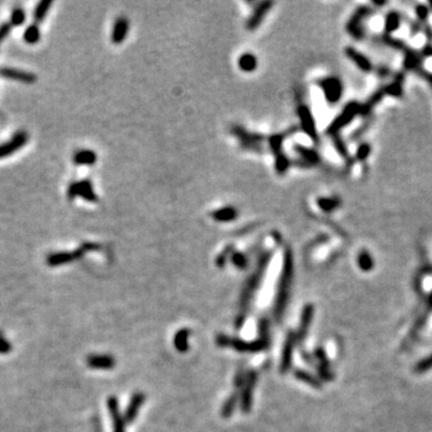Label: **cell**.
<instances>
[{
	"label": "cell",
	"mask_w": 432,
	"mask_h": 432,
	"mask_svg": "<svg viewBox=\"0 0 432 432\" xmlns=\"http://www.w3.org/2000/svg\"><path fill=\"white\" fill-rule=\"evenodd\" d=\"M66 195H68L69 199L81 197V198L87 200V202H98V196H96L93 184L89 179H83L81 182H73L70 184Z\"/></svg>",
	"instance_id": "obj_1"
},
{
	"label": "cell",
	"mask_w": 432,
	"mask_h": 432,
	"mask_svg": "<svg viewBox=\"0 0 432 432\" xmlns=\"http://www.w3.org/2000/svg\"><path fill=\"white\" fill-rule=\"evenodd\" d=\"M28 139L29 135L25 131L21 130V131L16 132L11 139L0 144V160L11 156L12 154L21 150L28 143Z\"/></svg>",
	"instance_id": "obj_2"
},
{
	"label": "cell",
	"mask_w": 432,
	"mask_h": 432,
	"mask_svg": "<svg viewBox=\"0 0 432 432\" xmlns=\"http://www.w3.org/2000/svg\"><path fill=\"white\" fill-rule=\"evenodd\" d=\"M87 245H84L81 249L72 251V252H54L51 253L47 256L46 263L48 264L49 267H58V266H63V264H68L71 263L73 261L78 260L79 257L83 256V253L85 252Z\"/></svg>",
	"instance_id": "obj_3"
},
{
	"label": "cell",
	"mask_w": 432,
	"mask_h": 432,
	"mask_svg": "<svg viewBox=\"0 0 432 432\" xmlns=\"http://www.w3.org/2000/svg\"><path fill=\"white\" fill-rule=\"evenodd\" d=\"M0 76L5 79L25 83V84H33L38 81V76L35 73L12 68H2L0 69Z\"/></svg>",
	"instance_id": "obj_4"
},
{
	"label": "cell",
	"mask_w": 432,
	"mask_h": 432,
	"mask_svg": "<svg viewBox=\"0 0 432 432\" xmlns=\"http://www.w3.org/2000/svg\"><path fill=\"white\" fill-rule=\"evenodd\" d=\"M321 88L323 89L328 101L337 102L340 100L341 94H342V84L337 78H334V77L326 78L321 82Z\"/></svg>",
	"instance_id": "obj_5"
},
{
	"label": "cell",
	"mask_w": 432,
	"mask_h": 432,
	"mask_svg": "<svg viewBox=\"0 0 432 432\" xmlns=\"http://www.w3.org/2000/svg\"><path fill=\"white\" fill-rule=\"evenodd\" d=\"M357 110H358V107L356 103H351L350 106H347L346 108L343 109V112L341 113L339 118L335 119V122L331 124L329 132H336L339 131L340 129H342L344 125H347V124L353 119V117L356 116Z\"/></svg>",
	"instance_id": "obj_6"
},
{
	"label": "cell",
	"mask_w": 432,
	"mask_h": 432,
	"mask_svg": "<svg viewBox=\"0 0 432 432\" xmlns=\"http://www.w3.org/2000/svg\"><path fill=\"white\" fill-rule=\"evenodd\" d=\"M127 33H129V21L124 17L118 18L116 21L114 25H113L112 35H110L112 42L116 43V45L122 43L124 40L126 39Z\"/></svg>",
	"instance_id": "obj_7"
},
{
	"label": "cell",
	"mask_w": 432,
	"mask_h": 432,
	"mask_svg": "<svg viewBox=\"0 0 432 432\" xmlns=\"http://www.w3.org/2000/svg\"><path fill=\"white\" fill-rule=\"evenodd\" d=\"M72 161L78 166H93L98 161V155L90 149H81L73 154Z\"/></svg>",
	"instance_id": "obj_8"
},
{
	"label": "cell",
	"mask_w": 432,
	"mask_h": 432,
	"mask_svg": "<svg viewBox=\"0 0 432 432\" xmlns=\"http://www.w3.org/2000/svg\"><path fill=\"white\" fill-rule=\"evenodd\" d=\"M299 114H300L301 124H303L304 130L307 132V135L312 137V138H316V126H314L312 114L310 113L309 108L301 106L299 108Z\"/></svg>",
	"instance_id": "obj_9"
},
{
	"label": "cell",
	"mask_w": 432,
	"mask_h": 432,
	"mask_svg": "<svg viewBox=\"0 0 432 432\" xmlns=\"http://www.w3.org/2000/svg\"><path fill=\"white\" fill-rule=\"evenodd\" d=\"M346 54L348 55V58H350L352 62L356 64L358 68L363 70V71H370V70H371V63L366 58H365V56L361 54V53L356 51V49L351 48V47H350V48L346 49Z\"/></svg>",
	"instance_id": "obj_10"
},
{
	"label": "cell",
	"mask_w": 432,
	"mask_h": 432,
	"mask_svg": "<svg viewBox=\"0 0 432 432\" xmlns=\"http://www.w3.org/2000/svg\"><path fill=\"white\" fill-rule=\"evenodd\" d=\"M41 39V32H40V26L34 23V24H30L26 26V29L23 33V40L28 45H35L38 43Z\"/></svg>",
	"instance_id": "obj_11"
},
{
	"label": "cell",
	"mask_w": 432,
	"mask_h": 432,
	"mask_svg": "<svg viewBox=\"0 0 432 432\" xmlns=\"http://www.w3.org/2000/svg\"><path fill=\"white\" fill-rule=\"evenodd\" d=\"M87 363L93 369H108V367H112L113 360L109 357L90 356L87 359Z\"/></svg>",
	"instance_id": "obj_12"
},
{
	"label": "cell",
	"mask_w": 432,
	"mask_h": 432,
	"mask_svg": "<svg viewBox=\"0 0 432 432\" xmlns=\"http://www.w3.org/2000/svg\"><path fill=\"white\" fill-rule=\"evenodd\" d=\"M53 5L52 0H42V2H40L38 5H36V8L34 10V21L36 24L38 23H41L45 17L47 16V13H48L49 10H51Z\"/></svg>",
	"instance_id": "obj_13"
},
{
	"label": "cell",
	"mask_w": 432,
	"mask_h": 432,
	"mask_svg": "<svg viewBox=\"0 0 432 432\" xmlns=\"http://www.w3.org/2000/svg\"><path fill=\"white\" fill-rule=\"evenodd\" d=\"M271 5H273V3H262V4L258 6V9L256 10V12L253 13L252 18H251L249 22V28L251 30L254 29L260 24L261 21H262V18L264 17V15L268 12V10L270 9Z\"/></svg>",
	"instance_id": "obj_14"
},
{
	"label": "cell",
	"mask_w": 432,
	"mask_h": 432,
	"mask_svg": "<svg viewBox=\"0 0 432 432\" xmlns=\"http://www.w3.org/2000/svg\"><path fill=\"white\" fill-rule=\"evenodd\" d=\"M239 66L240 69L244 70V71H247V72L253 71L257 66V60L252 54H249V53H247V54H244L240 56Z\"/></svg>",
	"instance_id": "obj_15"
},
{
	"label": "cell",
	"mask_w": 432,
	"mask_h": 432,
	"mask_svg": "<svg viewBox=\"0 0 432 432\" xmlns=\"http://www.w3.org/2000/svg\"><path fill=\"white\" fill-rule=\"evenodd\" d=\"M25 12L22 8H15L11 12V17H10V24L13 26H21L25 22Z\"/></svg>",
	"instance_id": "obj_16"
},
{
	"label": "cell",
	"mask_w": 432,
	"mask_h": 432,
	"mask_svg": "<svg viewBox=\"0 0 432 432\" xmlns=\"http://www.w3.org/2000/svg\"><path fill=\"white\" fill-rule=\"evenodd\" d=\"M237 215V210L234 209V208L227 207L223 208V209L217 210V212L214 213V217H215L216 220L219 221H229L233 220L234 217Z\"/></svg>",
	"instance_id": "obj_17"
},
{
	"label": "cell",
	"mask_w": 432,
	"mask_h": 432,
	"mask_svg": "<svg viewBox=\"0 0 432 432\" xmlns=\"http://www.w3.org/2000/svg\"><path fill=\"white\" fill-rule=\"evenodd\" d=\"M359 266H360L361 269L365 270V271H369V270L372 269V267H373L372 257H371L370 254L366 252V251H363V252L360 253Z\"/></svg>",
	"instance_id": "obj_18"
},
{
	"label": "cell",
	"mask_w": 432,
	"mask_h": 432,
	"mask_svg": "<svg viewBox=\"0 0 432 432\" xmlns=\"http://www.w3.org/2000/svg\"><path fill=\"white\" fill-rule=\"evenodd\" d=\"M398 24H400V17H398L397 13H390L389 16L387 17V22H386V29L388 32H394V30L397 29Z\"/></svg>",
	"instance_id": "obj_19"
},
{
	"label": "cell",
	"mask_w": 432,
	"mask_h": 432,
	"mask_svg": "<svg viewBox=\"0 0 432 432\" xmlns=\"http://www.w3.org/2000/svg\"><path fill=\"white\" fill-rule=\"evenodd\" d=\"M430 369H432V354L430 357H427L426 359L421 360L417 364V366H415V372L423 373L425 372V371H428Z\"/></svg>",
	"instance_id": "obj_20"
},
{
	"label": "cell",
	"mask_w": 432,
	"mask_h": 432,
	"mask_svg": "<svg viewBox=\"0 0 432 432\" xmlns=\"http://www.w3.org/2000/svg\"><path fill=\"white\" fill-rule=\"evenodd\" d=\"M11 30H12V25L10 24V22H5L3 23V24H0V43L8 38L10 33H11Z\"/></svg>",
	"instance_id": "obj_21"
},
{
	"label": "cell",
	"mask_w": 432,
	"mask_h": 432,
	"mask_svg": "<svg viewBox=\"0 0 432 432\" xmlns=\"http://www.w3.org/2000/svg\"><path fill=\"white\" fill-rule=\"evenodd\" d=\"M318 203H320V207L322 208V209L327 210V212H329V210L334 209V208L337 206L336 200H335V199H329V198H322V199H320V202H318Z\"/></svg>",
	"instance_id": "obj_22"
},
{
	"label": "cell",
	"mask_w": 432,
	"mask_h": 432,
	"mask_svg": "<svg viewBox=\"0 0 432 432\" xmlns=\"http://www.w3.org/2000/svg\"><path fill=\"white\" fill-rule=\"evenodd\" d=\"M11 350H12L11 343H10L6 339H4V337L0 336V353H3V354L9 353V352Z\"/></svg>",
	"instance_id": "obj_23"
},
{
	"label": "cell",
	"mask_w": 432,
	"mask_h": 432,
	"mask_svg": "<svg viewBox=\"0 0 432 432\" xmlns=\"http://www.w3.org/2000/svg\"><path fill=\"white\" fill-rule=\"evenodd\" d=\"M369 153H370V147L369 146H361L359 150H358V157H359V159H361V160L366 159L367 155H369Z\"/></svg>",
	"instance_id": "obj_24"
},
{
	"label": "cell",
	"mask_w": 432,
	"mask_h": 432,
	"mask_svg": "<svg viewBox=\"0 0 432 432\" xmlns=\"http://www.w3.org/2000/svg\"><path fill=\"white\" fill-rule=\"evenodd\" d=\"M417 12L418 15L420 16V18H425L427 16V9L424 8V6H419L417 10Z\"/></svg>",
	"instance_id": "obj_25"
},
{
	"label": "cell",
	"mask_w": 432,
	"mask_h": 432,
	"mask_svg": "<svg viewBox=\"0 0 432 432\" xmlns=\"http://www.w3.org/2000/svg\"><path fill=\"white\" fill-rule=\"evenodd\" d=\"M431 6H432V2H431Z\"/></svg>",
	"instance_id": "obj_26"
}]
</instances>
